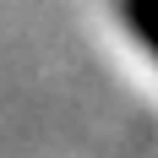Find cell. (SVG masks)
Returning a JSON list of instances; mask_svg holds the SVG:
<instances>
[{
  "label": "cell",
  "instance_id": "1",
  "mask_svg": "<svg viewBox=\"0 0 158 158\" xmlns=\"http://www.w3.org/2000/svg\"><path fill=\"white\" fill-rule=\"evenodd\" d=\"M114 6L126 16V27L136 33V44L158 60V0H114Z\"/></svg>",
  "mask_w": 158,
  "mask_h": 158
}]
</instances>
